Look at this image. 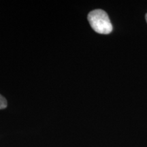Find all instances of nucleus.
<instances>
[{"label": "nucleus", "mask_w": 147, "mask_h": 147, "mask_svg": "<svg viewBox=\"0 0 147 147\" xmlns=\"http://www.w3.org/2000/svg\"><path fill=\"white\" fill-rule=\"evenodd\" d=\"M88 21L92 29L100 34H109L113 31V25L105 11L97 9L89 12Z\"/></svg>", "instance_id": "nucleus-1"}, {"label": "nucleus", "mask_w": 147, "mask_h": 147, "mask_svg": "<svg viewBox=\"0 0 147 147\" xmlns=\"http://www.w3.org/2000/svg\"><path fill=\"white\" fill-rule=\"evenodd\" d=\"M146 22H147V14H146Z\"/></svg>", "instance_id": "nucleus-3"}, {"label": "nucleus", "mask_w": 147, "mask_h": 147, "mask_svg": "<svg viewBox=\"0 0 147 147\" xmlns=\"http://www.w3.org/2000/svg\"><path fill=\"white\" fill-rule=\"evenodd\" d=\"M7 107V102L6 100L3 97L2 95H0V110L4 109Z\"/></svg>", "instance_id": "nucleus-2"}]
</instances>
